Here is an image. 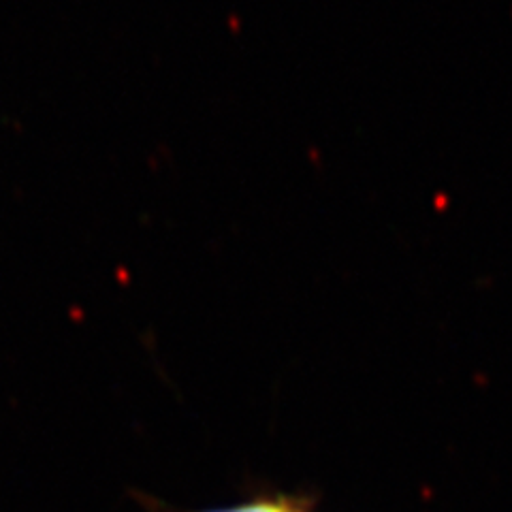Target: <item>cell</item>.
<instances>
[{"instance_id":"1","label":"cell","mask_w":512,"mask_h":512,"mask_svg":"<svg viewBox=\"0 0 512 512\" xmlns=\"http://www.w3.org/2000/svg\"><path fill=\"white\" fill-rule=\"evenodd\" d=\"M207 512H299L293 508L291 502L280 500H265V502H250L242 506H233V508H222V510H207Z\"/></svg>"}]
</instances>
